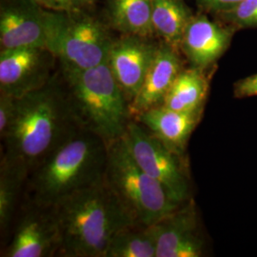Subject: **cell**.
I'll return each instance as SVG.
<instances>
[{
	"label": "cell",
	"mask_w": 257,
	"mask_h": 257,
	"mask_svg": "<svg viewBox=\"0 0 257 257\" xmlns=\"http://www.w3.org/2000/svg\"><path fill=\"white\" fill-rule=\"evenodd\" d=\"M82 128L66 84L56 75L41 89L18 98L17 113L4 141L3 158L28 174Z\"/></svg>",
	"instance_id": "1"
},
{
	"label": "cell",
	"mask_w": 257,
	"mask_h": 257,
	"mask_svg": "<svg viewBox=\"0 0 257 257\" xmlns=\"http://www.w3.org/2000/svg\"><path fill=\"white\" fill-rule=\"evenodd\" d=\"M54 210L61 256L105 257L116 233L138 226L104 178L67 196Z\"/></svg>",
	"instance_id": "2"
},
{
	"label": "cell",
	"mask_w": 257,
	"mask_h": 257,
	"mask_svg": "<svg viewBox=\"0 0 257 257\" xmlns=\"http://www.w3.org/2000/svg\"><path fill=\"white\" fill-rule=\"evenodd\" d=\"M108 145L86 128L78 130L37 165L25 184V202L54 207L67 196L104 178Z\"/></svg>",
	"instance_id": "3"
},
{
	"label": "cell",
	"mask_w": 257,
	"mask_h": 257,
	"mask_svg": "<svg viewBox=\"0 0 257 257\" xmlns=\"http://www.w3.org/2000/svg\"><path fill=\"white\" fill-rule=\"evenodd\" d=\"M62 76L83 128L107 145L125 136L132 117L130 105L107 62L84 71L62 72Z\"/></svg>",
	"instance_id": "4"
},
{
	"label": "cell",
	"mask_w": 257,
	"mask_h": 257,
	"mask_svg": "<svg viewBox=\"0 0 257 257\" xmlns=\"http://www.w3.org/2000/svg\"><path fill=\"white\" fill-rule=\"evenodd\" d=\"M104 179L138 226H152L180 206L133 157L124 138L108 145Z\"/></svg>",
	"instance_id": "5"
},
{
	"label": "cell",
	"mask_w": 257,
	"mask_h": 257,
	"mask_svg": "<svg viewBox=\"0 0 257 257\" xmlns=\"http://www.w3.org/2000/svg\"><path fill=\"white\" fill-rule=\"evenodd\" d=\"M113 41L107 28L78 8L50 11L48 50L62 72L84 71L107 62Z\"/></svg>",
	"instance_id": "6"
},
{
	"label": "cell",
	"mask_w": 257,
	"mask_h": 257,
	"mask_svg": "<svg viewBox=\"0 0 257 257\" xmlns=\"http://www.w3.org/2000/svg\"><path fill=\"white\" fill-rule=\"evenodd\" d=\"M142 170L161 184L173 200L183 205L191 200V184L184 156L177 155L137 120L128 122L123 137Z\"/></svg>",
	"instance_id": "7"
},
{
	"label": "cell",
	"mask_w": 257,
	"mask_h": 257,
	"mask_svg": "<svg viewBox=\"0 0 257 257\" xmlns=\"http://www.w3.org/2000/svg\"><path fill=\"white\" fill-rule=\"evenodd\" d=\"M55 55L45 48L1 50L0 92L20 98L50 82Z\"/></svg>",
	"instance_id": "8"
},
{
	"label": "cell",
	"mask_w": 257,
	"mask_h": 257,
	"mask_svg": "<svg viewBox=\"0 0 257 257\" xmlns=\"http://www.w3.org/2000/svg\"><path fill=\"white\" fill-rule=\"evenodd\" d=\"M4 257H50L58 255L60 230L54 207L25 202Z\"/></svg>",
	"instance_id": "9"
},
{
	"label": "cell",
	"mask_w": 257,
	"mask_h": 257,
	"mask_svg": "<svg viewBox=\"0 0 257 257\" xmlns=\"http://www.w3.org/2000/svg\"><path fill=\"white\" fill-rule=\"evenodd\" d=\"M50 11L34 0H2L0 9L1 50L48 49Z\"/></svg>",
	"instance_id": "10"
},
{
	"label": "cell",
	"mask_w": 257,
	"mask_h": 257,
	"mask_svg": "<svg viewBox=\"0 0 257 257\" xmlns=\"http://www.w3.org/2000/svg\"><path fill=\"white\" fill-rule=\"evenodd\" d=\"M237 30L216 20L212 21L205 13L193 15L184 31L180 51L190 67L209 71L216 69V63L230 48Z\"/></svg>",
	"instance_id": "11"
},
{
	"label": "cell",
	"mask_w": 257,
	"mask_h": 257,
	"mask_svg": "<svg viewBox=\"0 0 257 257\" xmlns=\"http://www.w3.org/2000/svg\"><path fill=\"white\" fill-rule=\"evenodd\" d=\"M159 43L151 37L123 36L114 40L107 63L130 103L137 96L156 57Z\"/></svg>",
	"instance_id": "12"
},
{
	"label": "cell",
	"mask_w": 257,
	"mask_h": 257,
	"mask_svg": "<svg viewBox=\"0 0 257 257\" xmlns=\"http://www.w3.org/2000/svg\"><path fill=\"white\" fill-rule=\"evenodd\" d=\"M156 257H201L204 241L198 233V216L191 199L153 225Z\"/></svg>",
	"instance_id": "13"
},
{
	"label": "cell",
	"mask_w": 257,
	"mask_h": 257,
	"mask_svg": "<svg viewBox=\"0 0 257 257\" xmlns=\"http://www.w3.org/2000/svg\"><path fill=\"white\" fill-rule=\"evenodd\" d=\"M179 49L160 40L156 57L135 99L130 103L133 117L152 108L161 106L175 78L183 70Z\"/></svg>",
	"instance_id": "14"
},
{
	"label": "cell",
	"mask_w": 257,
	"mask_h": 257,
	"mask_svg": "<svg viewBox=\"0 0 257 257\" xmlns=\"http://www.w3.org/2000/svg\"><path fill=\"white\" fill-rule=\"evenodd\" d=\"M203 112L204 109L180 111L158 106L139 113L135 118L166 147L185 156L189 139L202 118Z\"/></svg>",
	"instance_id": "15"
},
{
	"label": "cell",
	"mask_w": 257,
	"mask_h": 257,
	"mask_svg": "<svg viewBox=\"0 0 257 257\" xmlns=\"http://www.w3.org/2000/svg\"><path fill=\"white\" fill-rule=\"evenodd\" d=\"M215 69L204 71L193 67L184 68L166 94L161 106L171 110L193 111L204 109L211 74Z\"/></svg>",
	"instance_id": "16"
},
{
	"label": "cell",
	"mask_w": 257,
	"mask_h": 257,
	"mask_svg": "<svg viewBox=\"0 0 257 257\" xmlns=\"http://www.w3.org/2000/svg\"><path fill=\"white\" fill-rule=\"evenodd\" d=\"M107 12L110 27L123 36H155L152 0H108Z\"/></svg>",
	"instance_id": "17"
},
{
	"label": "cell",
	"mask_w": 257,
	"mask_h": 257,
	"mask_svg": "<svg viewBox=\"0 0 257 257\" xmlns=\"http://www.w3.org/2000/svg\"><path fill=\"white\" fill-rule=\"evenodd\" d=\"M152 2L155 36L179 49L184 31L193 18L192 10L183 0H152Z\"/></svg>",
	"instance_id": "18"
},
{
	"label": "cell",
	"mask_w": 257,
	"mask_h": 257,
	"mask_svg": "<svg viewBox=\"0 0 257 257\" xmlns=\"http://www.w3.org/2000/svg\"><path fill=\"white\" fill-rule=\"evenodd\" d=\"M29 174L21 167L1 157L0 163V230L6 233L14 219L19 195Z\"/></svg>",
	"instance_id": "19"
},
{
	"label": "cell",
	"mask_w": 257,
	"mask_h": 257,
	"mask_svg": "<svg viewBox=\"0 0 257 257\" xmlns=\"http://www.w3.org/2000/svg\"><path fill=\"white\" fill-rule=\"evenodd\" d=\"M105 257H156L154 227L132 226L111 239Z\"/></svg>",
	"instance_id": "20"
},
{
	"label": "cell",
	"mask_w": 257,
	"mask_h": 257,
	"mask_svg": "<svg viewBox=\"0 0 257 257\" xmlns=\"http://www.w3.org/2000/svg\"><path fill=\"white\" fill-rule=\"evenodd\" d=\"M214 19L237 30L257 29V0H243L234 8L213 16Z\"/></svg>",
	"instance_id": "21"
},
{
	"label": "cell",
	"mask_w": 257,
	"mask_h": 257,
	"mask_svg": "<svg viewBox=\"0 0 257 257\" xmlns=\"http://www.w3.org/2000/svg\"><path fill=\"white\" fill-rule=\"evenodd\" d=\"M18 98L0 92V138L1 140L7 135L17 113Z\"/></svg>",
	"instance_id": "22"
},
{
	"label": "cell",
	"mask_w": 257,
	"mask_h": 257,
	"mask_svg": "<svg viewBox=\"0 0 257 257\" xmlns=\"http://www.w3.org/2000/svg\"><path fill=\"white\" fill-rule=\"evenodd\" d=\"M197 6L205 14L211 16L218 15L223 12L234 8L243 0H195Z\"/></svg>",
	"instance_id": "23"
},
{
	"label": "cell",
	"mask_w": 257,
	"mask_h": 257,
	"mask_svg": "<svg viewBox=\"0 0 257 257\" xmlns=\"http://www.w3.org/2000/svg\"><path fill=\"white\" fill-rule=\"evenodd\" d=\"M257 96V74L241 78L233 84V97L243 99Z\"/></svg>",
	"instance_id": "24"
},
{
	"label": "cell",
	"mask_w": 257,
	"mask_h": 257,
	"mask_svg": "<svg viewBox=\"0 0 257 257\" xmlns=\"http://www.w3.org/2000/svg\"><path fill=\"white\" fill-rule=\"evenodd\" d=\"M53 11H70L74 9L73 0H48V8Z\"/></svg>",
	"instance_id": "25"
},
{
	"label": "cell",
	"mask_w": 257,
	"mask_h": 257,
	"mask_svg": "<svg viewBox=\"0 0 257 257\" xmlns=\"http://www.w3.org/2000/svg\"><path fill=\"white\" fill-rule=\"evenodd\" d=\"M94 1L95 0H73V4H74V8L80 9V7L92 4Z\"/></svg>",
	"instance_id": "26"
},
{
	"label": "cell",
	"mask_w": 257,
	"mask_h": 257,
	"mask_svg": "<svg viewBox=\"0 0 257 257\" xmlns=\"http://www.w3.org/2000/svg\"><path fill=\"white\" fill-rule=\"evenodd\" d=\"M34 1H36L37 3L38 4H40L42 7H44V8H48V0H34Z\"/></svg>",
	"instance_id": "27"
}]
</instances>
